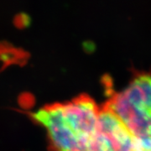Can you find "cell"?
<instances>
[{
  "label": "cell",
  "instance_id": "cell-1",
  "mask_svg": "<svg viewBox=\"0 0 151 151\" xmlns=\"http://www.w3.org/2000/svg\"><path fill=\"white\" fill-rule=\"evenodd\" d=\"M100 106L88 94L28 112L46 131L50 151H88L96 134Z\"/></svg>",
  "mask_w": 151,
  "mask_h": 151
},
{
  "label": "cell",
  "instance_id": "cell-3",
  "mask_svg": "<svg viewBox=\"0 0 151 151\" xmlns=\"http://www.w3.org/2000/svg\"><path fill=\"white\" fill-rule=\"evenodd\" d=\"M134 136L115 113L100 106L96 134L88 151H131Z\"/></svg>",
  "mask_w": 151,
  "mask_h": 151
},
{
  "label": "cell",
  "instance_id": "cell-2",
  "mask_svg": "<svg viewBox=\"0 0 151 151\" xmlns=\"http://www.w3.org/2000/svg\"><path fill=\"white\" fill-rule=\"evenodd\" d=\"M135 137H151V70H134L128 86L105 102Z\"/></svg>",
  "mask_w": 151,
  "mask_h": 151
},
{
  "label": "cell",
  "instance_id": "cell-4",
  "mask_svg": "<svg viewBox=\"0 0 151 151\" xmlns=\"http://www.w3.org/2000/svg\"><path fill=\"white\" fill-rule=\"evenodd\" d=\"M131 151H151V137L134 136Z\"/></svg>",
  "mask_w": 151,
  "mask_h": 151
}]
</instances>
